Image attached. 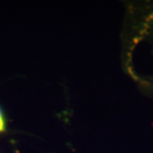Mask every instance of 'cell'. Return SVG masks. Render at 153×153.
<instances>
[{
  "label": "cell",
  "mask_w": 153,
  "mask_h": 153,
  "mask_svg": "<svg viewBox=\"0 0 153 153\" xmlns=\"http://www.w3.org/2000/svg\"><path fill=\"white\" fill-rule=\"evenodd\" d=\"M123 53L127 75L153 102V1L130 8Z\"/></svg>",
  "instance_id": "1"
},
{
  "label": "cell",
  "mask_w": 153,
  "mask_h": 153,
  "mask_svg": "<svg viewBox=\"0 0 153 153\" xmlns=\"http://www.w3.org/2000/svg\"><path fill=\"white\" fill-rule=\"evenodd\" d=\"M6 129V120H5V117H4V114L0 108V133L1 132H4Z\"/></svg>",
  "instance_id": "2"
}]
</instances>
